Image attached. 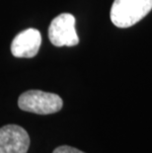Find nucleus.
Segmentation results:
<instances>
[{"label": "nucleus", "instance_id": "nucleus-1", "mask_svg": "<svg viewBox=\"0 0 152 153\" xmlns=\"http://www.w3.org/2000/svg\"><path fill=\"white\" fill-rule=\"evenodd\" d=\"M152 10V0H115L110 17L118 28H128L143 19Z\"/></svg>", "mask_w": 152, "mask_h": 153}, {"label": "nucleus", "instance_id": "nucleus-2", "mask_svg": "<svg viewBox=\"0 0 152 153\" xmlns=\"http://www.w3.org/2000/svg\"><path fill=\"white\" fill-rule=\"evenodd\" d=\"M18 106L25 112L50 115L60 111L63 102L56 94L40 90H30L21 94L18 99Z\"/></svg>", "mask_w": 152, "mask_h": 153}, {"label": "nucleus", "instance_id": "nucleus-3", "mask_svg": "<svg viewBox=\"0 0 152 153\" xmlns=\"http://www.w3.org/2000/svg\"><path fill=\"white\" fill-rule=\"evenodd\" d=\"M48 39L56 47H73L78 45L79 38L75 30V18L69 13H62L51 21Z\"/></svg>", "mask_w": 152, "mask_h": 153}, {"label": "nucleus", "instance_id": "nucleus-4", "mask_svg": "<svg viewBox=\"0 0 152 153\" xmlns=\"http://www.w3.org/2000/svg\"><path fill=\"white\" fill-rule=\"evenodd\" d=\"M30 146L28 132L20 126L0 128V153H27Z\"/></svg>", "mask_w": 152, "mask_h": 153}, {"label": "nucleus", "instance_id": "nucleus-5", "mask_svg": "<svg viewBox=\"0 0 152 153\" xmlns=\"http://www.w3.org/2000/svg\"><path fill=\"white\" fill-rule=\"evenodd\" d=\"M41 43L40 31L34 28L27 29L19 33L12 41L11 53L15 57H34L40 50Z\"/></svg>", "mask_w": 152, "mask_h": 153}, {"label": "nucleus", "instance_id": "nucleus-6", "mask_svg": "<svg viewBox=\"0 0 152 153\" xmlns=\"http://www.w3.org/2000/svg\"><path fill=\"white\" fill-rule=\"evenodd\" d=\"M53 153H84L81 150H78V149L71 147V146H67V145H63V146H59L54 149V151Z\"/></svg>", "mask_w": 152, "mask_h": 153}]
</instances>
